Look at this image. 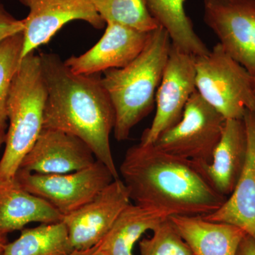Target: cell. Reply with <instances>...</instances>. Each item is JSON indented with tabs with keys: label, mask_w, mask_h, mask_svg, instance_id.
<instances>
[{
	"label": "cell",
	"mask_w": 255,
	"mask_h": 255,
	"mask_svg": "<svg viewBox=\"0 0 255 255\" xmlns=\"http://www.w3.org/2000/svg\"><path fill=\"white\" fill-rule=\"evenodd\" d=\"M119 172L130 200L169 216H206L227 199L213 187L198 162L153 144L129 147Z\"/></svg>",
	"instance_id": "cell-1"
},
{
	"label": "cell",
	"mask_w": 255,
	"mask_h": 255,
	"mask_svg": "<svg viewBox=\"0 0 255 255\" xmlns=\"http://www.w3.org/2000/svg\"><path fill=\"white\" fill-rule=\"evenodd\" d=\"M47 99L43 128L60 130L81 139L96 159L120 179L110 145L115 112L100 74H75L55 53H41Z\"/></svg>",
	"instance_id": "cell-2"
},
{
	"label": "cell",
	"mask_w": 255,
	"mask_h": 255,
	"mask_svg": "<svg viewBox=\"0 0 255 255\" xmlns=\"http://www.w3.org/2000/svg\"><path fill=\"white\" fill-rule=\"evenodd\" d=\"M172 41L162 26L150 33L141 53L122 68L106 70L102 82L114 112V135L125 141L132 129L152 112Z\"/></svg>",
	"instance_id": "cell-3"
},
{
	"label": "cell",
	"mask_w": 255,
	"mask_h": 255,
	"mask_svg": "<svg viewBox=\"0 0 255 255\" xmlns=\"http://www.w3.org/2000/svg\"><path fill=\"white\" fill-rule=\"evenodd\" d=\"M46 99L41 58L32 52L21 60L10 89L6 112L9 126L0 159V180L14 179L39 136Z\"/></svg>",
	"instance_id": "cell-4"
},
{
	"label": "cell",
	"mask_w": 255,
	"mask_h": 255,
	"mask_svg": "<svg viewBox=\"0 0 255 255\" xmlns=\"http://www.w3.org/2000/svg\"><path fill=\"white\" fill-rule=\"evenodd\" d=\"M196 88L226 119H243L255 112L254 77L219 43L208 54L195 56Z\"/></svg>",
	"instance_id": "cell-5"
},
{
	"label": "cell",
	"mask_w": 255,
	"mask_h": 255,
	"mask_svg": "<svg viewBox=\"0 0 255 255\" xmlns=\"http://www.w3.org/2000/svg\"><path fill=\"white\" fill-rule=\"evenodd\" d=\"M226 120L196 90L188 101L182 119L162 134L153 145L167 153L199 163H209Z\"/></svg>",
	"instance_id": "cell-6"
},
{
	"label": "cell",
	"mask_w": 255,
	"mask_h": 255,
	"mask_svg": "<svg viewBox=\"0 0 255 255\" xmlns=\"http://www.w3.org/2000/svg\"><path fill=\"white\" fill-rule=\"evenodd\" d=\"M14 178L23 189L49 203L63 216L91 201L115 179L97 159L90 167L70 173L41 174L18 169Z\"/></svg>",
	"instance_id": "cell-7"
},
{
	"label": "cell",
	"mask_w": 255,
	"mask_h": 255,
	"mask_svg": "<svg viewBox=\"0 0 255 255\" xmlns=\"http://www.w3.org/2000/svg\"><path fill=\"white\" fill-rule=\"evenodd\" d=\"M196 90L195 56L172 44L156 94L155 117L142 133L140 143H155L162 134L175 126Z\"/></svg>",
	"instance_id": "cell-8"
},
{
	"label": "cell",
	"mask_w": 255,
	"mask_h": 255,
	"mask_svg": "<svg viewBox=\"0 0 255 255\" xmlns=\"http://www.w3.org/2000/svg\"><path fill=\"white\" fill-rule=\"evenodd\" d=\"M204 19L231 58L255 77V2L204 0Z\"/></svg>",
	"instance_id": "cell-9"
},
{
	"label": "cell",
	"mask_w": 255,
	"mask_h": 255,
	"mask_svg": "<svg viewBox=\"0 0 255 255\" xmlns=\"http://www.w3.org/2000/svg\"><path fill=\"white\" fill-rule=\"evenodd\" d=\"M130 201L122 179H114L91 201L64 216L73 249L85 251L100 246Z\"/></svg>",
	"instance_id": "cell-10"
},
{
	"label": "cell",
	"mask_w": 255,
	"mask_h": 255,
	"mask_svg": "<svg viewBox=\"0 0 255 255\" xmlns=\"http://www.w3.org/2000/svg\"><path fill=\"white\" fill-rule=\"evenodd\" d=\"M29 9L24 19L21 60L46 45L67 23L85 21L96 29L105 28L106 22L90 0H18Z\"/></svg>",
	"instance_id": "cell-11"
},
{
	"label": "cell",
	"mask_w": 255,
	"mask_h": 255,
	"mask_svg": "<svg viewBox=\"0 0 255 255\" xmlns=\"http://www.w3.org/2000/svg\"><path fill=\"white\" fill-rule=\"evenodd\" d=\"M97 160L81 139L60 130L43 128L19 168L31 173H70L90 167Z\"/></svg>",
	"instance_id": "cell-12"
},
{
	"label": "cell",
	"mask_w": 255,
	"mask_h": 255,
	"mask_svg": "<svg viewBox=\"0 0 255 255\" xmlns=\"http://www.w3.org/2000/svg\"><path fill=\"white\" fill-rule=\"evenodd\" d=\"M100 41L78 56L72 55L65 65L75 74L94 75L127 66L143 50L150 32H142L115 23H107Z\"/></svg>",
	"instance_id": "cell-13"
},
{
	"label": "cell",
	"mask_w": 255,
	"mask_h": 255,
	"mask_svg": "<svg viewBox=\"0 0 255 255\" xmlns=\"http://www.w3.org/2000/svg\"><path fill=\"white\" fill-rule=\"evenodd\" d=\"M246 160L241 175L228 199L217 211L202 216L208 221L233 225L255 241V112L247 111Z\"/></svg>",
	"instance_id": "cell-14"
},
{
	"label": "cell",
	"mask_w": 255,
	"mask_h": 255,
	"mask_svg": "<svg viewBox=\"0 0 255 255\" xmlns=\"http://www.w3.org/2000/svg\"><path fill=\"white\" fill-rule=\"evenodd\" d=\"M246 150V127L243 119H226L211 162H198L213 187L226 197L231 195L241 175Z\"/></svg>",
	"instance_id": "cell-15"
},
{
	"label": "cell",
	"mask_w": 255,
	"mask_h": 255,
	"mask_svg": "<svg viewBox=\"0 0 255 255\" xmlns=\"http://www.w3.org/2000/svg\"><path fill=\"white\" fill-rule=\"evenodd\" d=\"M63 219L59 211L23 189L15 178L0 180V238L21 231L29 223H58Z\"/></svg>",
	"instance_id": "cell-16"
},
{
	"label": "cell",
	"mask_w": 255,
	"mask_h": 255,
	"mask_svg": "<svg viewBox=\"0 0 255 255\" xmlns=\"http://www.w3.org/2000/svg\"><path fill=\"white\" fill-rule=\"evenodd\" d=\"M169 219L194 255H236L246 236L241 228L202 216H172Z\"/></svg>",
	"instance_id": "cell-17"
},
{
	"label": "cell",
	"mask_w": 255,
	"mask_h": 255,
	"mask_svg": "<svg viewBox=\"0 0 255 255\" xmlns=\"http://www.w3.org/2000/svg\"><path fill=\"white\" fill-rule=\"evenodd\" d=\"M170 216L158 210L129 204L119 214L99 249L106 255H133L135 243Z\"/></svg>",
	"instance_id": "cell-18"
},
{
	"label": "cell",
	"mask_w": 255,
	"mask_h": 255,
	"mask_svg": "<svg viewBox=\"0 0 255 255\" xmlns=\"http://www.w3.org/2000/svg\"><path fill=\"white\" fill-rule=\"evenodd\" d=\"M184 1L146 0V3L152 17L168 33L173 46L194 56L208 54L209 48L196 34L186 14Z\"/></svg>",
	"instance_id": "cell-19"
},
{
	"label": "cell",
	"mask_w": 255,
	"mask_h": 255,
	"mask_svg": "<svg viewBox=\"0 0 255 255\" xmlns=\"http://www.w3.org/2000/svg\"><path fill=\"white\" fill-rule=\"evenodd\" d=\"M74 251L62 221L23 228L17 239L6 243L1 255H70Z\"/></svg>",
	"instance_id": "cell-20"
},
{
	"label": "cell",
	"mask_w": 255,
	"mask_h": 255,
	"mask_svg": "<svg viewBox=\"0 0 255 255\" xmlns=\"http://www.w3.org/2000/svg\"><path fill=\"white\" fill-rule=\"evenodd\" d=\"M90 1L106 24L118 23L142 32H150L159 26L150 14L146 0Z\"/></svg>",
	"instance_id": "cell-21"
},
{
	"label": "cell",
	"mask_w": 255,
	"mask_h": 255,
	"mask_svg": "<svg viewBox=\"0 0 255 255\" xmlns=\"http://www.w3.org/2000/svg\"><path fill=\"white\" fill-rule=\"evenodd\" d=\"M23 45V31L0 42V130L6 129L10 89L21 63Z\"/></svg>",
	"instance_id": "cell-22"
},
{
	"label": "cell",
	"mask_w": 255,
	"mask_h": 255,
	"mask_svg": "<svg viewBox=\"0 0 255 255\" xmlns=\"http://www.w3.org/2000/svg\"><path fill=\"white\" fill-rule=\"evenodd\" d=\"M152 232L150 238L139 242L140 255H194L169 218Z\"/></svg>",
	"instance_id": "cell-23"
},
{
	"label": "cell",
	"mask_w": 255,
	"mask_h": 255,
	"mask_svg": "<svg viewBox=\"0 0 255 255\" xmlns=\"http://www.w3.org/2000/svg\"><path fill=\"white\" fill-rule=\"evenodd\" d=\"M24 29V19H17L5 8L0 0V42L8 37L22 32Z\"/></svg>",
	"instance_id": "cell-24"
},
{
	"label": "cell",
	"mask_w": 255,
	"mask_h": 255,
	"mask_svg": "<svg viewBox=\"0 0 255 255\" xmlns=\"http://www.w3.org/2000/svg\"><path fill=\"white\" fill-rule=\"evenodd\" d=\"M236 255H255V241L246 235L238 246Z\"/></svg>",
	"instance_id": "cell-25"
},
{
	"label": "cell",
	"mask_w": 255,
	"mask_h": 255,
	"mask_svg": "<svg viewBox=\"0 0 255 255\" xmlns=\"http://www.w3.org/2000/svg\"><path fill=\"white\" fill-rule=\"evenodd\" d=\"M99 248V246L95 247V248H92V249L88 250V251H75L72 253L70 255H92L96 251H97V248Z\"/></svg>",
	"instance_id": "cell-26"
},
{
	"label": "cell",
	"mask_w": 255,
	"mask_h": 255,
	"mask_svg": "<svg viewBox=\"0 0 255 255\" xmlns=\"http://www.w3.org/2000/svg\"><path fill=\"white\" fill-rule=\"evenodd\" d=\"M6 243H7L6 237L0 238V255H1L3 251H4V248Z\"/></svg>",
	"instance_id": "cell-27"
},
{
	"label": "cell",
	"mask_w": 255,
	"mask_h": 255,
	"mask_svg": "<svg viewBox=\"0 0 255 255\" xmlns=\"http://www.w3.org/2000/svg\"><path fill=\"white\" fill-rule=\"evenodd\" d=\"M6 139V132L5 130H0V147L4 143Z\"/></svg>",
	"instance_id": "cell-28"
},
{
	"label": "cell",
	"mask_w": 255,
	"mask_h": 255,
	"mask_svg": "<svg viewBox=\"0 0 255 255\" xmlns=\"http://www.w3.org/2000/svg\"><path fill=\"white\" fill-rule=\"evenodd\" d=\"M92 255H106L105 253H103L102 251H100V249H99V248H97V251L95 252V253H93Z\"/></svg>",
	"instance_id": "cell-29"
},
{
	"label": "cell",
	"mask_w": 255,
	"mask_h": 255,
	"mask_svg": "<svg viewBox=\"0 0 255 255\" xmlns=\"http://www.w3.org/2000/svg\"><path fill=\"white\" fill-rule=\"evenodd\" d=\"M254 93H255V77H254Z\"/></svg>",
	"instance_id": "cell-30"
},
{
	"label": "cell",
	"mask_w": 255,
	"mask_h": 255,
	"mask_svg": "<svg viewBox=\"0 0 255 255\" xmlns=\"http://www.w3.org/2000/svg\"><path fill=\"white\" fill-rule=\"evenodd\" d=\"M253 1H255V0H253Z\"/></svg>",
	"instance_id": "cell-31"
}]
</instances>
